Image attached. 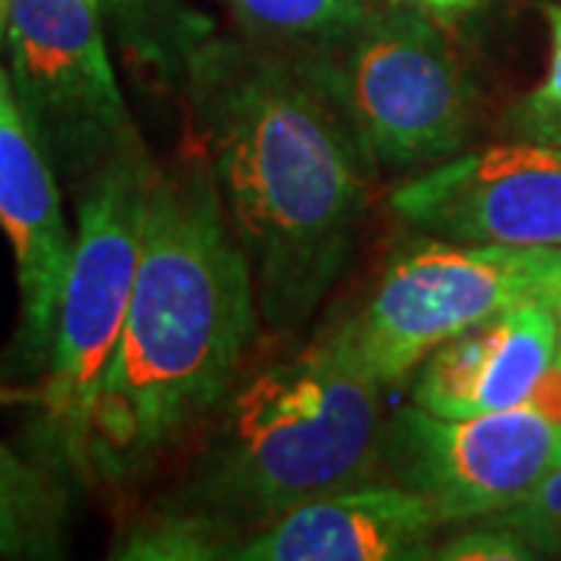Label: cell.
<instances>
[{
  "label": "cell",
  "mask_w": 561,
  "mask_h": 561,
  "mask_svg": "<svg viewBox=\"0 0 561 561\" xmlns=\"http://www.w3.org/2000/svg\"><path fill=\"white\" fill-rule=\"evenodd\" d=\"M187 84L262 321L297 331L343 275L378 179L334 57L213 41L191 50Z\"/></svg>",
  "instance_id": "1"
},
{
  "label": "cell",
  "mask_w": 561,
  "mask_h": 561,
  "mask_svg": "<svg viewBox=\"0 0 561 561\" xmlns=\"http://www.w3.org/2000/svg\"><path fill=\"white\" fill-rule=\"evenodd\" d=\"M260 319L206 153L157 169L138 278L91 419L88 478H135L206 424L241 378Z\"/></svg>",
  "instance_id": "2"
},
{
  "label": "cell",
  "mask_w": 561,
  "mask_h": 561,
  "mask_svg": "<svg viewBox=\"0 0 561 561\" xmlns=\"http://www.w3.org/2000/svg\"><path fill=\"white\" fill-rule=\"evenodd\" d=\"M383 390L319 334L228 390L191 468L119 559H234L284 512L381 478Z\"/></svg>",
  "instance_id": "3"
},
{
  "label": "cell",
  "mask_w": 561,
  "mask_h": 561,
  "mask_svg": "<svg viewBox=\"0 0 561 561\" xmlns=\"http://www.w3.org/2000/svg\"><path fill=\"white\" fill-rule=\"evenodd\" d=\"M157 165L144 140L103 165L79 194V228L41 387L47 453L88 478L91 419L135 290Z\"/></svg>",
  "instance_id": "4"
},
{
  "label": "cell",
  "mask_w": 561,
  "mask_h": 561,
  "mask_svg": "<svg viewBox=\"0 0 561 561\" xmlns=\"http://www.w3.org/2000/svg\"><path fill=\"white\" fill-rule=\"evenodd\" d=\"M559 268L561 250L421 234L387 260L365 302L324 331V341L368 381L390 390L449 337L512 306L546 300Z\"/></svg>",
  "instance_id": "5"
},
{
  "label": "cell",
  "mask_w": 561,
  "mask_h": 561,
  "mask_svg": "<svg viewBox=\"0 0 561 561\" xmlns=\"http://www.w3.org/2000/svg\"><path fill=\"white\" fill-rule=\"evenodd\" d=\"M7 79L57 179L76 187L140 140L103 38L101 0H10Z\"/></svg>",
  "instance_id": "6"
},
{
  "label": "cell",
  "mask_w": 561,
  "mask_h": 561,
  "mask_svg": "<svg viewBox=\"0 0 561 561\" xmlns=\"http://www.w3.org/2000/svg\"><path fill=\"white\" fill-rule=\"evenodd\" d=\"M334 60L343 98L378 165L431 169L465 153L474 131V91L431 13L371 10Z\"/></svg>",
  "instance_id": "7"
},
{
  "label": "cell",
  "mask_w": 561,
  "mask_h": 561,
  "mask_svg": "<svg viewBox=\"0 0 561 561\" xmlns=\"http://www.w3.org/2000/svg\"><path fill=\"white\" fill-rule=\"evenodd\" d=\"M561 465V421L530 405L440 419L405 405L383 421L381 481L419 493L446 527L493 518Z\"/></svg>",
  "instance_id": "8"
},
{
  "label": "cell",
  "mask_w": 561,
  "mask_h": 561,
  "mask_svg": "<svg viewBox=\"0 0 561 561\" xmlns=\"http://www.w3.org/2000/svg\"><path fill=\"white\" fill-rule=\"evenodd\" d=\"M419 234L561 250V144L508 140L421 169L390 191Z\"/></svg>",
  "instance_id": "9"
},
{
  "label": "cell",
  "mask_w": 561,
  "mask_h": 561,
  "mask_svg": "<svg viewBox=\"0 0 561 561\" xmlns=\"http://www.w3.org/2000/svg\"><path fill=\"white\" fill-rule=\"evenodd\" d=\"M0 228L13 247L20 278V353L47 365L62 284L72 262L69 225L62 219L57 172L41 153L0 69Z\"/></svg>",
  "instance_id": "10"
},
{
  "label": "cell",
  "mask_w": 561,
  "mask_h": 561,
  "mask_svg": "<svg viewBox=\"0 0 561 561\" xmlns=\"http://www.w3.org/2000/svg\"><path fill=\"white\" fill-rule=\"evenodd\" d=\"M559 350L546 302H522L440 343L412 371L409 400L440 419H471L530 405Z\"/></svg>",
  "instance_id": "11"
},
{
  "label": "cell",
  "mask_w": 561,
  "mask_h": 561,
  "mask_svg": "<svg viewBox=\"0 0 561 561\" xmlns=\"http://www.w3.org/2000/svg\"><path fill=\"white\" fill-rule=\"evenodd\" d=\"M446 524L419 493L368 481L284 512L234 552L238 561H421L434 559Z\"/></svg>",
  "instance_id": "12"
},
{
  "label": "cell",
  "mask_w": 561,
  "mask_h": 561,
  "mask_svg": "<svg viewBox=\"0 0 561 561\" xmlns=\"http://www.w3.org/2000/svg\"><path fill=\"white\" fill-rule=\"evenodd\" d=\"M60 524L62 493L57 481L0 443V559L54 556Z\"/></svg>",
  "instance_id": "13"
},
{
  "label": "cell",
  "mask_w": 561,
  "mask_h": 561,
  "mask_svg": "<svg viewBox=\"0 0 561 561\" xmlns=\"http://www.w3.org/2000/svg\"><path fill=\"white\" fill-rule=\"evenodd\" d=\"M241 20L265 38L297 41L316 50L341 47L362 20L371 0H231Z\"/></svg>",
  "instance_id": "14"
},
{
  "label": "cell",
  "mask_w": 561,
  "mask_h": 561,
  "mask_svg": "<svg viewBox=\"0 0 561 561\" xmlns=\"http://www.w3.org/2000/svg\"><path fill=\"white\" fill-rule=\"evenodd\" d=\"M542 16L552 41L546 76L508 106L502 131L508 140L561 144V3H542Z\"/></svg>",
  "instance_id": "15"
},
{
  "label": "cell",
  "mask_w": 561,
  "mask_h": 561,
  "mask_svg": "<svg viewBox=\"0 0 561 561\" xmlns=\"http://www.w3.org/2000/svg\"><path fill=\"white\" fill-rule=\"evenodd\" d=\"M483 522L502 524L515 530L537 556H559L561 559V465L552 468L518 505L505 508Z\"/></svg>",
  "instance_id": "16"
},
{
  "label": "cell",
  "mask_w": 561,
  "mask_h": 561,
  "mask_svg": "<svg viewBox=\"0 0 561 561\" xmlns=\"http://www.w3.org/2000/svg\"><path fill=\"white\" fill-rule=\"evenodd\" d=\"M434 559L443 561H530L540 559L527 542L493 522H471L449 540L437 542Z\"/></svg>",
  "instance_id": "17"
},
{
  "label": "cell",
  "mask_w": 561,
  "mask_h": 561,
  "mask_svg": "<svg viewBox=\"0 0 561 561\" xmlns=\"http://www.w3.org/2000/svg\"><path fill=\"white\" fill-rule=\"evenodd\" d=\"M393 3H405V7L424 10V13H431V16L453 20V16H465V13L481 10L486 0H393Z\"/></svg>",
  "instance_id": "18"
},
{
  "label": "cell",
  "mask_w": 561,
  "mask_h": 561,
  "mask_svg": "<svg viewBox=\"0 0 561 561\" xmlns=\"http://www.w3.org/2000/svg\"><path fill=\"white\" fill-rule=\"evenodd\" d=\"M546 306L552 309V316H556V331H559V350H556V362L561 365V268L556 280H552V287H549V294H546Z\"/></svg>",
  "instance_id": "19"
},
{
  "label": "cell",
  "mask_w": 561,
  "mask_h": 561,
  "mask_svg": "<svg viewBox=\"0 0 561 561\" xmlns=\"http://www.w3.org/2000/svg\"><path fill=\"white\" fill-rule=\"evenodd\" d=\"M7 20H10V0H0V47L7 41Z\"/></svg>",
  "instance_id": "20"
}]
</instances>
